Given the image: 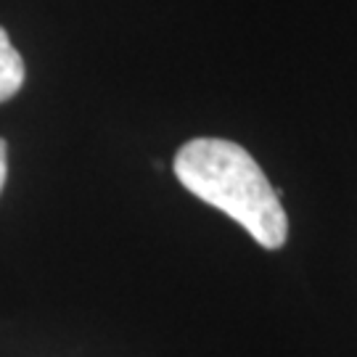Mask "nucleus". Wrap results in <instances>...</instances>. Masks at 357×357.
<instances>
[{"label":"nucleus","instance_id":"f257e3e1","mask_svg":"<svg viewBox=\"0 0 357 357\" xmlns=\"http://www.w3.org/2000/svg\"><path fill=\"white\" fill-rule=\"evenodd\" d=\"M172 169L196 199L236 220L259 246L281 249L286 243L289 217L281 193L243 146L222 138H193L180 146Z\"/></svg>","mask_w":357,"mask_h":357},{"label":"nucleus","instance_id":"f03ea898","mask_svg":"<svg viewBox=\"0 0 357 357\" xmlns=\"http://www.w3.org/2000/svg\"><path fill=\"white\" fill-rule=\"evenodd\" d=\"M24 85V61L0 26V103L13 98Z\"/></svg>","mask_w":357,"mask_h":357},{"label":"nucleus","instance_id":"7ed1b4c3","mask_svg":"<svg viewBox=\"0 0 357 357\" xmlns=\"http://www.w3.org/2000/svg\"><path fill=\"white\" fill-rule=\"evenodd\" d=\"M6 151H8V146H6V141L0 138V191H3V185H6Z\"/></svg>","mask_w":357,"mask_h":357}]
</instances>
